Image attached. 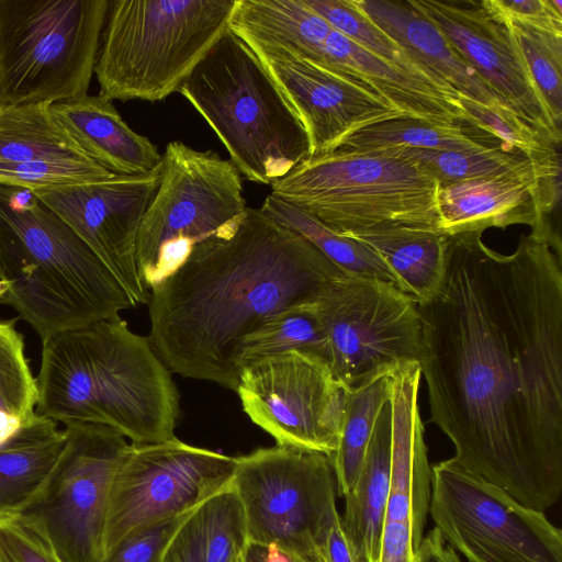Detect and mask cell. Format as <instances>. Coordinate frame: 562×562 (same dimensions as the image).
I'll return each instance as SVG.
<instances>
[{"instance_id": "6da1fadb", "label": "cell", "mask_w": 562, "mask_h": 562, "mask_svg": "<svg viewBox=\"0 0 562 562\" xmlns=\"http://www.w3.org/2000/svg\"><path fill=\"white\" fill-rule=\"evenodd\" d=\"M447 235L442 279L418 303L430 419L464 470L540 512L562 494V270L541 234L509 255Z\"/></svg>"}, {"instance_id": "7a4b0ae2", "label": "cell", "mask_w": 562, "mask_h": 562, "mask_svg": "<svg viewBox=\"0 0 562 562\" xmlns=\"http://www.w3.org/2000/svg\"><path fill=\"white\" fill-rule=\"evenodd\" d=\"M342 274L306 238L248 207L231 239L199 245L150 292L148 337L172 373L236 391L243 338Z\"/></svg>"}, {"instance_id": "3957f363", "label": "cell", "mask_w": 562, "mask_h": 562, "mask_svg": "<svg viewBox=\"0 0 562 562\" xmlns=\"http://www.w3.org/2000/svg\"><path fill=\"white\" fill-rule=\"evenodd\" d=\"M36 416L111 427L132 443L175 437L180 397L149 337L115 316L42 342Z\"/></svg>"}, {"instance_id": "277c9868", "label": "cell", "mask_w": 562, "mask_h": 562, "mask_svg": "<svg viewBox=\"0 0 562 562\" xmlns=\"http://www.w3.org/2000/svg\"><path fill=\"white\" fill-rule=\"evenodd\" d=\"M0 304L42 342L136 306L108 267L35 191L0 183Z\"/></svg>"}, {"instance_id": "5b68a950", "label": "cell", "mask_w": 562, "mask_h": 562, "mask_svg": "<svg viewBox=\"0 0 562 562\" xmlns=\"http://www.w3.org/2000/svg\"><path fill=\"white\" fill-rule=\"evenodd\" d=\"M178 92L215 132L245 179L283 178L310 157L297 115L255 52L229 29Z\"/></svg>"}, {"instance_id": "8992f818", "label": "cell", "mask_w": 562, "mask_h": 562, "mask_svg": "<svg viewBox=\"0 0 562 562\" xmlns=\"http://www.w3.org/2000/svg\"><path fill=\"white\" fill-rule=\"evenodd\" d=\"M273 196L355 237L393 227L439 231V184L394 149L310 156L270 184Z\"/></svg>"}, {"instance_id": "52a82bcc", "label": "cell", "mask_w": 562, "mask_h": 562, "mask_svg": "<svg viewBox=\"0 0 562 562\" xmlns=\"http://www.w3.org/2000/svg\"><path fill=\"white\" fill-rule=\"evenodd\" d=\"M235 0H110L94 67L99 94L162 101L228 30Z\"/></svg>"}, {"instance_id": "ba28073f", "label": "cell", "mask_w": 562, "mask_h": 562, "mask_svg": "<svg viewBox=\"0 0 562 562\" xmlns=\"http://www.w3.org/2000/svg\"><path fill=\"white\" fill-rule=\"evenodd\" d=\"M241 176L229 160L180 140L167 144L159 186L136 240L139 276L149 292L170 278L195 247L228 240L248 206Z\"/></svg>"}, {"instance_id": "9c48e42d", "label": "cell", "mask_w": 562, "mask_h": 562, "mask_svg": "<svg viewBox=\"0 0 562 562\" xmlns=\"http://www.w3.org/2000/svg\"><path fill=\"white\" fill-rule=\"evenodd\" d=\"M110 0H0V106L85 97Z\"/></svg>"}, {"instance_id": "30bf717a", "label": "cell", "mask_w": 562, "mask_h": 562, "mask_svg": "<svg viewBox=\"0 0 562 562\" xmlns=\"http://www.w3.org/2000/svg\"><path fill=\"white\" fill-rule=\"evenodd\" d=\"M235 458L232 486L244 510L248 542L293 551L323 547L338 514L330 457L276 445Z\"/></svg>"}, {"instance_id": "8fae6325", "label": "cell", "mask_w": 562, "mask_h": 562, "mask_svg": "<svg viewBox=\"0 0 562 562\" xmlns=\"http://www.w3.org/2000/svg\"><path fill=\"white\" fill-rule=\"evenodd\" d=\"M314 307L327 363L348 390L398 364L418 362V303L394 283L342 274L323 288Z\"/></svg>"}, {"instance_id": "7c38bea8", "label": "cell", "mask_w": 562, "mask_h": 562, "mask_svg": "<svg viewBox=\"0 0 562 562\" xmlns=\"http://www.w3.org/2000/svg\"><path fill=\"white\" fill-rule=\"evenodd\" d=\"M429 514L469 562H562V532L543 512L471 474L452 458L431 467Z\"/></svg>"}, {"instance_id": "4fadbf2b", "label": "cell", "mask_w": 562, "mask_h": 562, "mask_svg": "<svg viewBox=\"0 0 562 562\" xmlns=\"http://www.w3.org/2000/svg\"><path fill=\"white\" fill-rule=\"evenodd\" d=\"M65 446L37 495L20 513L65 562H100L110 491L128 448L111 427L65 424Z\"/></svg>"}, {"instance_id": "5bb4252c", "label": "cell", "mask_w": 562, "mask_h": 562, "mask_svg": "<svg viewBox=\"0 0 562 562\" xmlns=\"http://www.w3.org/2000/svg\"><path fill=\"white\" fill-rule=\"evenodd\" d=\"M235 468V457L176 437L161 442L131 443L110 491L103 555L131 531L191 512L225 490L232 483Z\"/></svg>"}, {"instance_id": "9a60e30c", "label": "cell", "mask_w": 562, "mask_h": 562, "mask_svg": "<svg viewBox=\"0 0 562 562\" xmlns=\"http://www.w3.org/2000/svg\"><path fill=\"white\" fill-rule=\"evenodd\" d=\"M348 391L325 359L290 350L243 367L235 392L250 420L277 445L331 456Z\"/></svg>"}, {"instance_id": "2e32d148", "label": "cell", "mask_w": 562, "mask_h": 562, "mask_svg": "<svg viewBox=\"0 0 562 562\" xmlns=\"http://www.w3.org/2000/svg\"><path fill=\"white\" fill-rule=\"evenodd\" d=\"M161 165L134 176L35 191L92 249L134 303L148 304L136 260L142 218L159 186Z\"/></svg>"}, {"instance_id": "e0dca14e", "label": "cell", "mask_w": 562, "mask_h": 562, "mask_svg": "<svg viewBox=\"0 0 562 562\" xmlns=\"http://www.w3.org/2000/svg\"><path fill=\"white\" fill-rule=\"evenodd\" d=\"M522 122L560 147L559 126L507 24L482 0H412Z\"/></svg>"}, {"instance_id": "ac0fdd59", "label": "cell", "mask_w": 562, "mask_h": 562, "mask_svg": "<svg viewBox=\"0 0 562 562\" xmlns=\"http://www.w3.org/2000/svg\"><path fill=\"white\" fill-rule=\"evenodd\" d=\"M418 362L392 372V465L378 562H416L429 514L431 467L419 413Z\"/></svg>"}, {"instance_id": "d6986e66", "label": "cell", "mask_w": 562, "mask_h": 562, "mask_svg": "<svg viewBox=\"0 0 562 562\" xmlns=\"http://www.w3.org/2000/svg\"><path fill=\"white\" fill-rule=\"evenodd\" d=\"M249 47L301 121L310 143V156L331 151L358 128L407 116L346 75L282 49Z\"/></svg>"}, {"instance_id": "ffe728a7", "label": "cell", "mask_w": 562, "mask_h": 562, "mask_svg": "<svg viewBox=\"0 0 562 562\" xmlns=\"http://www.w3.org/2000/svg\"><path fill=\"white\" fill-rule=\"evenodd\" d=\"M111 176L59 124L49 104L0 106V183L37 191Z\"/></svg>"}, {"instance_id": "44dd1931", "label": "cell", "mask_w": 562, "mask_h": 562, "mask_svg": "<svg viewBox=\"0 0 562 562\" xmlns=\"http://www.w3.org/2000/svg\"><path fill=\"white\" fill-rule=\"evenodd\" d=\"M560 200V176L498 177L461 181L438 191V227L446 235L524 224L553 232L547 216Z\"/></svg>"}, {"instance_id": "7402d4cb", "label": "cell", "mask_w": 562, "mask_h": 562, "mask_svg": "<svg viewBox=\"0 0 562 562\" xmlns=\"http://www.w3.org/2000/svg\"><path fill=\"white\" fill-rule=\"evenodd\" d=\"M352 3L411 58L461 98L512 112L412 0H352Z\"/></svg>"}, {"instance_id": "603a6c76", "label": "cell", "mask_w": 562, "mask_h": 562, "mask_svg": "<svg viewBox=\"0 0 562 562\" xmlns=\"http://www.w3.org/2000/svg\"><path fill=\"white\" fill-rule=\"evenodd\" d=\"M323 52V67L366 85L405 115L437 124L469 125L458 93L374 56L337 31H330Z\"/></svg>"}, {"instance_id": "cb8c5ba5", "label": "cell", "mask_w": 562, "mask_h": 562, "mask_svg": "<svg viewBox=\"0 0 562 562\" xmlns=\"http://www.w3.org/2000/svg\"><path fill=\"white\" fill-rule=\"evenodd\" d=\"M49 109L80 148L113 175H143L161 165L157 146L133 131L106 98L87 94Z\"/></svg>"}, {"instance_id": "d4e9b609", "label": "cell", "mask_w": 562, "mask_h": 562, "mask_svg": "<svg viewBox=\"0 0 562 562\" xmlns=\"http://www.w3.org/2000/svg\"><path fill=\"white\" fill-rule=\"evenodd\" d=\"M392 465L390 397L376 418L372 436L346 506L340 516L347 543L359 562H378L383 515Z\"/></svg>"}, {"instance_id": "484cf974", "label": "cell", "mask_w": 562, "mask_h": 562, "mask_svg": "<svg viewBox=\"0 0 562 562\" xmlns=\"http://www.w3.org/2000/svg\"><path fill=\"white\" fill-rule=\"evenodd\" d=\"M228 29L249 46L282 49L321 66L333 30L304 0H235Z\"/></svg>"}, {"instance_id": "4316f807", "label": "cell", "mask_w": 562, "mask_h": 562, "mask_svg": "<svg viewBox=\"0 0 562 562\" xmlns=\"http://www.w3.org/2000/svg\"><path fill=\"white\" fill-rule=\"evenodd\" d=\"M247 544L244 510L231 483L186 516L161 562H240Z\"/></svg>"}, {"instance_id": "83f0119b", "label": "cell", "mask_w": 562, "mask_h": 562, "mask_svg": "<svg viewBox=\"0 0 562 562\" xmlns=\"http://www.w3.org/2000/svg\"><path fill=\"white\" fill-rule=\"evenodd\" d=\"M57 425L35 416L0 447V518L20 514L41 491L65 446Z\"/></svg>"}, {"instance_id": "f1b7e54d", "label": "cell", "mask_w": 562, "mask_h": 562, "mask_svg": "<svg viewBox=\"0 0 562 562\" xmlns=\"http://www.w3.org/2000/svg\"><path fill=\"white\" fill-rule=\"evenodd\" d=\"M397 279L398 288L417 303L429 300L445 271L447 235L431 229L393 227L359 234Z\"/></svg>"}, {"instance_id": "f546056e", "label": "cell", "mask_w": 562, "mask_h": 562, "mask_svg": "<svg viewBox=\"0 0 562 562\" xmlns=\"http://www.w3.org/2000/svg\"><path fill=\"white\" fill-rule=\"evenodd\" d=\"M416 160L439 187L498 177L552 178L561 173L560 156L533 159L506 146L462 150L387 148Z\"/></svg>"}, {"instance_id": "4dcf8cb0", "label": "cell", "mask_w": 562, "mask_h": 562, "mask_svg": "<svg viewBox=\"0 0 562 562\" xmlns=\"http://www.w3.org/2000/svg\"><path fill=\"white\" fill-rule=\"evenodd\" d=\"M502 145L491 134L471 125L437 124L416 117L398 116L353 131L333 150L368 151L396 147L462 150Z\"/></svg>"}, {"instance_id": "1f68e13d", "label": "cell", "mask_w": 562, "mask_h": 562, "mask_svg": "<svg viewBox=\"0 0 562 562\" xmlns=\"http://www.w3.org/2000/svg\"><path fill=\"white\" fill-rule=\"evenodd\" d=\"M395 368L382 371L348 391L338 446L329 456L340 496L350 494L355 486L376 418L390 397Z\"/></svg>"}, {"instance_id": "d6a6232c", "label": "cell", "mask_w": 562, "mask_h": 562, "mask_svg": "<svg viewBox=\"0 0 562 562\" xmlns=\"http://www.w3.org/2000/svg\"><path fill=\"white\" fill-rule=\"evenodd\" d=\"M259 210L313 244L347 274L378 278L398 286L397 279L382 258L362 241L339 234L306 212L269 194Z\"/></svg>"}, {"instance_id": "836d02e7", "label": "cell", "mask_w": 562, "mask_h": 562, "mask_svg": "<svg viewBox=\"0 0 562 562\" xmlns=\"http://www.w3.org/2000/svg\"><path fill=\"white\" fill-rule=\"evenodd\" d=\"M290 350L317 355L327 361L326 338L316 316L314 299L266 317L240 341L235 357L243 367Z\"/></svg>"}, {"instance_id": "e575fe53", "label": "cell", "mask_w": 562, "mask_h": 562, "mask_svg": "<svg viewBox=\"0 0 562 562\" xmlns=\"http://www.w3.org/2000/svg\"><path fill=\"white\" fill-rule=\"evenodd\" d=\"M304 2L321 15L333 30L374 56L435 86L456 92L450 87L438 81L424 67L402 50L352 3V0H304Z\"/></svg>"}, {"instance_id": "d590c367", "label": "cell", "mask_w": 562, "mask_h": 562, "mask_svg": "<svg viewBox=\"0 0 562 562\" xmlns=\"http://www.w3.org/2000/svg\"><path fill=\"white\" fill-rule=\"evenodd\" d=\"M37 398L23 335L15 328V319L0 321V412L26 425L36 416Z\"/></svg>"}, {"instance_id": "8d00e7d4", "label": "cell", "mask_w": 562, "mask_h": 562, "mask_svg": "<svg viewBox=\"0 0 562 562\" xmlns=\"http://www.w3.org/2000/svg\"><path fill=\"white\" fill-rule=\"evenodd\" d=\"M554 122H562V34L505 22Z\"/></svg>"}, {"instance_id": "74e56055", "label": "cell", "mask_w": 562, "mask_h": 562, "mask_svg": "<svg viewBox=\"0 0 562 562\" xmlns=\"http://www.w3.org/2000/svg\"><path fill=\"white\" fill-rule=\"evenodd\" d=\"M469 125L480 128L509 149L533 159L560 156L559 147L509 111L498 110L460 97Z\"/></svg>"}, {"instance_id": "f35d334b", "label": "cell", "mask_w": 562, "mask_h": 562, "mask_svg": "<svg viewBox=\"0 0 562 562\" xmlns=\"http://www.w3.org/2000/svg\"><path fill=\"white\" fill-rule=\"evenodd\" d=\"M0 562H65L43 530L30 518H0Z\"/></svg>"}, {"instance_id": "ab89813d", "label": "cell", "mask_w": 562, "mask_h": 562, "mask_svg": "<svg viewBox=\"0 0 562 562\" xmlns=\"http://www.w3.org/2000/svg\"><path fill=\"white\" fill-rule=\"evenodd\" d=\"M189 513L131 531L108 551L100 562H161L170 538Z\"/></svg>"}, {"instance_id": "60d3db41", "label": "cell", "mask_w": 562, "mask_h": 562, "mask_svg": "<svg viewBox=\"0 0 562 562\" xmlns=\"http://www.w3.org/2000/svg\"><path fill=\"white\" fill-rule=\"evenodd\" d=\"M504 22L562 34L561 0H482Z\"/></svg>"}, {"instance_id": "b9f144b4", "label": "cell", "mask_w": 562, "mask_h": 562, "mask_svg": "<svg viewBox=\"0 0 562 562\" xmlns=\"http://www.w3.org/2000/svg\"><path fill=\"white\" fill-rule=\"evenodd\" d=\"M240 562H329L323 547L303 551L248 542Z\"/></svg>"}, {"instance_id": "7bdbcfd3", "label": "cell", "mask_w": 562, "mask_h": 562, "mask_svg": "<svg viewBox=\"0 0 562 562\" xmlns=\"http://www.w3.org/2000/svg\"><path fill=\"white\" fill-rule=\"evenodd\" d=\"M416 562H461L457 552L448 546L434 528L424 536Z\"/></svg>"}, {"instance_id": "ee69618b", "label": "cell", "mask_w": 562, "mask_h": 562, "mask_svg": "<svg viewBox=\"0 0 562 562\" xmlns=\"http://www.w3.org/2000/svg\"><path fill=\"white\" fill-rule=\"evenodd\" d=\"M323 548L329 562H359L347 543L339 513L330 525Z\"/></svg>"}, {"instance_id": "f6af8a7d", "label": "cell", "mask_w": 562, "mask_h": 562, "mask_svg": "<svg viewBox=\"0 0 562 562\" xmlns=\"http://www.w3.org/2000/svg\"><path fill=\"white\" fill-rule=\"evenodd\" d=\"M23 426L20 418L0 412V447L15 437Z\"/></svg>"}, {"instance_id": "bcb514c9", "label": "cell", "mask_w": 562, "mask_h": 562, "mask_svg": "<svg viewBox=\"0 0 562 562\" xmlns=\"http://www.w3.org/2000/svg\"><path fill=\"white\" fill-rule=\"evenodd\" d=\"M9 290V282L0 280V297Z\"/></svg>"}]
</instances>
